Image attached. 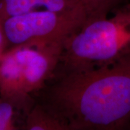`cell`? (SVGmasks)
<instances>
[{
    "instance_id": "cell-1",
    "label": "cell",
    "mask_w": 130,
    "mask_h": 130,
    "mask_svg": "<svg viewBox=\"0 0 130 130\" xmlns=\"http://www.w3.org/2000/svg\"><path fill=\"white\" fill-rule=\"evenodd\" d=\"M33 98L67 130L130 129V53L111 64L49 79Z\"/></svg>"
},
{
    "instance_id": "cell-2",
    "label": "cell",
    "mask_w": 130,
    "mask_h": 130,
    "mask_svg": "<svg viewBox=\"0 0 130 130\" xmlns=\"http://www.w3.org/2000/svg\"><path fill=\"white\" fill-rule=\"evenodd\" d=\"M130 53V3L84 25L65 42L51 79L113 64Z\"/></svg>"
},
{
    "instance_id": "cell-3",
    "label": "cell",
    "mask_w": 130,
    "mask_h": 130,
    "mask_svg": "<svg viewBox=\"0 0 130 130\" xmlns=\"http://www.w3.org/2000/svg\"><path fill=\"white\" fill-rule=\"evenodd\" d=\"M62 48L21 46L0 58V88L5 101L24 106L35 104L33 95L50 79Z\"/></svg>"
},
{
    "instance_id": "cell-4",
    "label": "cell",
    "mask_w": 130,
    "mask_h": 130,
    "mask_svg": "<svg viewBox=\"0 0 130 130\" xmlns=\"http://www.w3.org/2000/svg\"><path fill=\"white\" fill-rule=\"evenodd\" d=\"M83 8L54 12L41 10L7 18L2 21L6 41L14 47L63 48L74 33L85 25Z\"/></svg>"
},
{
    "instance_id": "cell-5",
    "label": "cell",
    "mask_w": 130,
    "mask_h": 130,
    "mask_svg": "<svg viewBox=\"0 0 130 130\" xmlns=\"http://www.w3.org/2000/svg\"><path fill=\"white\" fill-rule=\"evenodd\" d=\"M79 7V0H0V20L36 11L67 12Z\"/></svg>"
},
{
    "instance_id": "cell-6",
    "label": "cell",
    "mask_w": 130,
    "mask_h": 130,
    "mask_svg": "<svg viewBox=\"0 0 130 130\" xmlns=\"http://www.w3.org/2000/svg\"><path fill=\"white\" fill-rule=\"evenodd\" d=\"M25 129L29 130H67V126L44 108L35 103L28 111Z\"/></svg>"
},
{
    "instance_id": "cell-7",
    "label": "cell",
    "mask_w": 130,
    "mask_h": 130,
    "mask_svg": "<svg viewBox=\"0 0 130 130\" xmlns=\"http://www.w3.org/2000/svg\"><path fill=\"white\" fill-rule=\"evenodd\" d=\"M79 2L87 16L86 23L106 18L120 7L130 3V0H79Z\"/></svg>"
},
{
    "instance_id": "cell-8",
    "label": "cell",
    "mask_w": 130,
    "mask_h": 130,
    "mask_svg": "<svg viewBox=\"0 0 130 130\" xmlns=\"http://www.w3.org/2000/svg\"><path fill=\"white\" fill-rule=\"evenodd\" d=\"M13 108L8 101H0V130L13 129Z\"/></svg>"
}]
</instances>
